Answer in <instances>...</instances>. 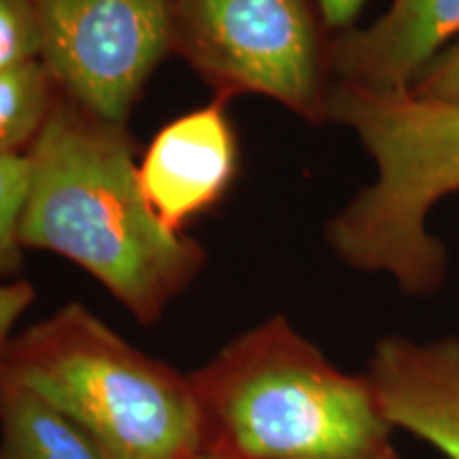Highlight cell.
Here are the masks:
<instances>
[{
    "label": "cell",
    "instance_id": "52a82bcc",
    "mask_svg": "<svg viewBox=\"0 0 459 459\" xmlns=\"http://www.w3.org/2000/svg\"><path fill=\"white\" fill-rule=\"evenodd\" d=\"M237 172V132L226 100L215 99L160 128L139 164V181L153 213L183 232L221 203Z\"/></svg>",
    "mask_w": 459,
    "mask_h": 459
},
{
    "label": "cell",
    "instance_id": "9a60e30c",
    "mask_svg": "<svg viewBox=\"0 0 459 459\" xmlns=\"http://www.w3.org/2000/svg\"><path fill=\"white\" fill-rule=\"evenodd\" d=\"M315 4L328 30L344 32L353 28L364 7V0H315Z\"/></svg>",
    "mask_w": 459,
    "mask_h": 459
},
{
    "label": "cell",
    "instance_id": "3957f363",
    "mask_svg": "<svg viewBox=\"0 0 459 459\" xmlns=\"http://www.w3.org/2000/svg\"><path fill=\"white\" fill-rule=\"evenodd\" d=\"M328 122L351 130L377 166L325 228L332 251L355 271L389 274L409 296L438 291L446 251L428 217L459 192V107L336 82Z\"/></svg>",
    "mask_w": 459,
    "mask_h": 459
},
{
    "label": "cell",
    "instance_id": "6da1fadb",
    "mask_svg": "<svg viewBox=\"0 0 459 459\" xmlns=\"http://www.w3.org/2000/svg\"><path fill=\"white\" fill-rule=\"evenodd\" d=\"M128 126L57 91L26 152L20 240L94 277L139 325H153L203 273L198 240L175 232L149 206Z\"/></svg>",
    "mask_w": 459,
    "mask_h": 459
},
{
    "label": "cell",
    "instance_id": "5b68a950",
    "mask_svg": "<svg viewBox=\"0 0 459 459\" xmlns=\"http://www.w3.org/2000/svg\"><path fill=\"white\" fill-rule=\"evenodd\" d=\"M315 0H172V54L217 100L254 94L328 122V45Z\"/></svg>",
    "mask_w": 459,
    "mask_h": 459
},
{
    "label": "cell",
    "instance_id": "30bf717a",
    "mask_svg": "<svg viewBox=\"0 0 459 459\" xmlns=\"http://www.w3.org/2000/svg\"><path fill=\"white\" fill-rule=\"evenodd\" d=\"M0 459H108L49 400L0 370Z\"/></svg>",
    "mask_w": 459,
    "mask_h": 459
},
{
    "label": "cell",
    "instance_id": "7c38bea8",
    "mask_svg": "<svg viewBox=\"0 0 459 459\" xmlns=\"http://www.w3.org/2000/svg\"><path fill=\"white\" fill-rule=\"evenodd\" d=\"M26 156L0 158V279L15 277L24 266L20 221L26 200Z\"/></svg>",
    "mask_w": 459,
    "mask_h": 459
},
{
    "label": "cell",
    "instance_id": "277c9868",
    "mask_svg": "<svg viewBox=\"0 0 459 459\" xmlns=\"http://www.w3.org/2000/svg\"><path fill=\"white\" fill-rule=\"evenodd\" d=\"M0 370L71 417L108 459L200 453L187 375L143 353L83 304L68 302L20 334L0 324Z\"/></svg>",
    "mask_w": 459,
    "mask_h": 459
},
{
    "label": "cell",
    "instance_id": "4fadbf2b",
    "mask_svg": "<svg viewBox=\"0 0 459 459\" xmlns=\"http://www.w3.org/2000/svg\"><path fill=\"white\" fill-rule=\"evenodd\" d=\"M41 26L30 0H0V71L41 60Z\"/></svg>",
    "mask_w": 459,
    "mask_h": 459
},
{
    "label": "cell",
    "instance_id": "ba28073f",
    "mask_svg": "<svg viewBox=\"0 0 459 459\" xmlns=\"http://www.w3.org/2000/svg\"><path fill=\"white\" fill-rule=\"evenodd\" d=\"M457 34L459 0H392L370 26L330 37V73L341 83L404 94Z\"/></svg>",
    "mask_w": 459,
    "mask_h": 459
},
{
    "label": "cell",
    "instance_id": "7a4b0ae2",
    "mask_svg": "<svg viewBox=\"0 0 459 459\" xmlns=\"http://www.w3.org/2000/svg\"><path fill=\"white\" fill-rule=\"evenodd\" d=\"M213 459H400L368 377L332 364L283 315L187 372Z\"/></svg>",
    "mask_w": 459,
    "mask_h": 459
},
{
    "label": "cell",
    "instance_id": "9c48e42d",
    "mask_svg": "<svg viewBox=\"0 0 459 459\" xmlns=\"http://www.w3.org/2000/svg\"><path fill=\"white\" fill-rule=\"evenodd\" d=\"M366 377L389 426L459 459V336L381 338Z\"/></svg>",
    "mask_w": 459,
    "mask_h": 459
},
{
    "label": "cell",
    "instance_id": "8992f818",
    "mask_svg": "<svg viewBox=\"0 0 459 459\" xmlns=\"http://www.w3.org/2000/svg\"><path fill=\"white\" fill-rule=\"evenodd\" d=\"M41 62L65 94L128 126L143 88L172 54V0H30Z\"/></svg>",
    "mask_w": 459,
    "mask_h": 459
},
{
    "label": "cell",
    "instance_id": "2e32d148",
    "mask_svg": "<svg viewBox=\"0 0 459 459\" xmlns=\"http://www.w3.org/2000/svg\"><path fill=\"white\" fill-rule=\"evenodd\" d=\"M192 459H213V457H209V455H203V453H196V455H194Z\"/></svg>",
    "mask_w": 459,
    "mask_h": 459
},
{
    "label": "cell",
    "instance_id": "8fae6325",
    "mask_svg": "<svg viewBox=\"0 0 459 459\" xmlns=\"http://www.w3.org/2000/svg\"><path fill=\"white\" fill-rule=\"evenodd\" d=\"M60 85L41 60L0 71V158L26 156L41 134Z\"/></svg>",
    "mask_w": 459,
    "mask_h": 459
},
{
    "label": "cell",
    "instance_id": "5bb4252c",
    "mask_svg": "<svg viewBox=\"0 0 459 459\" xmlns=\"http://www.w3.org/2000/svg\"><path fill=\"white\" fill-rule=\"evenodd\" d=\"M411 94L423 100L459 107V41L434 57L432 65L412 85Z\"/></svg>",
    "mask_w": 459,
    "mask_h": 459
}]
</instances>
